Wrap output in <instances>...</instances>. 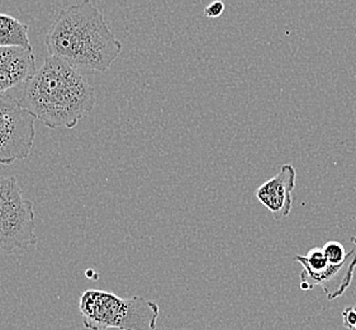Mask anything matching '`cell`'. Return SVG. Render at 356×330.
Masks as SVG:
<instances>
[{
    "label": "cell",
    "instance_id": "8",
    "mask_svg": "<svg viewBox=\"0 0 356 330\" xmlns=\"http://www.w3.org/2000/svg\"><path fill=\"white\" fill-rule=\"evenodd\" d=\"M36 72L33 51L0 47V97L15 86L26 84Z\"/></svg>",
    "mask_w": 356,
    "mask_h": 330
},
{
    "label": "cell",
    "instance_id": "7",
    "mask_svg": "<svg viewBox=\"0 0 356 330\" xmlns=\"http://www.w3.org/2000/svg\"><path fill=\"white\" fill-rule=\"evenodd\" d=\"M355 268L356 251L353 249L349 251L348 258L341 265H328L321 271L303 268L300 273V288L303 290H312L316 286H320L328 300H335L349 288Z\"/></svg>",
    "mask_w": 356,
    "mask_h": 330
},
{
    "label": "cell",
    "instance_id": "4",
    "mask_svg": "<svg viewBox=\"0 0 356 330\" xmlns=\"http://www.w3.org/2000/svg\"><path fill=\"white\" fill-rule=\"evenodd\" d=\"M37 244L33 202L23 197L15 177H0V251Z\"/></svg>",
    "mask_w": 356,
    "mask_h": 330
},
{
    "label": "cell",
    "instance_id": "11",
    "mask_svg": "<svg viewBox=\"0 0 356 330\" xmlns=\"http://www.w3.org/2000/svg\"><path fill=\"white\" fill-rule=\"evenodd\" d=\"M225 10V3L221 0H216L211 3L208 7L204 9V15L208 18H218Z\"/></svg>",
    "mask_w": 356,
    "mask_h": 330
},
{
    "label": "cell",
    "instance_id": "10",
    "mask_svg": "<svg viewBox=\"0 0 356 330\" xmlns=\"http://www.w3.org/2000/svg\"><path fill=\"white\" fill-rule=\"evenodd\" d=\"M322 251L325 253L328 263L334 265V266L343 263L345 259L348 258V256H349V253L346 251L345 246L341 243L335 242V240L327 242L326 244L322 246Z\"/></svg>",
    "mask_w": 356,
    "mask_h": 330
},
{
    "label": "cell",
    "instance_id": "5",
    "mask_svg": "<svg viewBox=\"0 0 356 330\" xmlns=\"http://www.w3.org/2000/svg\"><path fill=\"white\" fill-rule=\"evenodd\" d=\"M36 118L10 94L0 97V164L27 159L33 148Z\"/></svg>",
    "mask_w": 356,
    "mask_h": 330
},
{
    "label": "cell",
    "instance_id": "6",
    "mask_svg": "<svg viewBox=\"0 0 356 330\" xmlns=\"http://www.w3.org/2000/svg\"><path fill=\"white\" fill-rule=\"evenodd\" d=\"M297 172L292 164H284L280 172L255 191V197L263 203L275 220L280 221L292 211V192L296 188Z\"/></svg>",
    "mask_w": 356,
    "mask_h": 330
},
{
    "label": "cell",
    "instance_id": "12",
    "mask_svg": "<svg viewBox=\"0 0 356 330\" xmlns=\"http://www.w3.org/2000/svg\"><path fill=\"white\" fill-rule=\"evenodd\" d=\"M343 323L345 327L351 330H356V311L355 309H346L343 313Z\"/></svg>",
    "mask_w": 356,
    "mask_h": 330
},
{
    "label": "cell",
    "instance_id": "3",
    "mask_svg": "<svg viewBox=\"0 0 356 330\" xmlns=\"http://www.w3.org/2000/svg\"><path fill=\"white\" fill-rule=\"evenodd\" d=\"M79 311L86 329L156 330L160 309L143 296L120 297L103 290L80 294Z\"/></svg>",
    "mask_w": 356,
    "mask_h": 330
},
{
    "label": "cell",
    "instance_id": "1",
    "mask_svg": "<svg viewBox=\"0 0 356 330\" xmlns=\"http://www.w3.org/2000/svg\"><path fill=\"white\" fill-rule=\"evenodd\" d=\"M18 102L50 129H74L95 106V92L76 68L49 56L24 84Z\"/></svg>",
    "mask_w": 356,
    "mask_h": 330
},
{
    "label": "cell",
    "instance_id": "2",
    "mask_svg": "<svg viewBox=\"0 0 356 330\" xmlns=\"http://www.w3.org/2000/svg\"><path fill=\"white\" fill-rule=\"evenodd\" d=\"M44 43L50 56L76 69L100 72H107L123 49L103 13L89 0L60 10Z\"/></svg>",
    "mask_w": 356,
    "mask_h": 330
},
{
    "label": "cell",
    "instance_id": "9",
    "mask_svg": "<svg viewBox=\"0 0 356 330\" xmlns=\"http://www.w3.org/2000/svg\"><path fill=\"white\" fill-rule=\"evenodd\" d=\"M0 47H22L32 51L29 26L12 15L0 13Z\"/></svg>",
    "mask_w": 356,
    "mask_h": 330
}]
</instances>
